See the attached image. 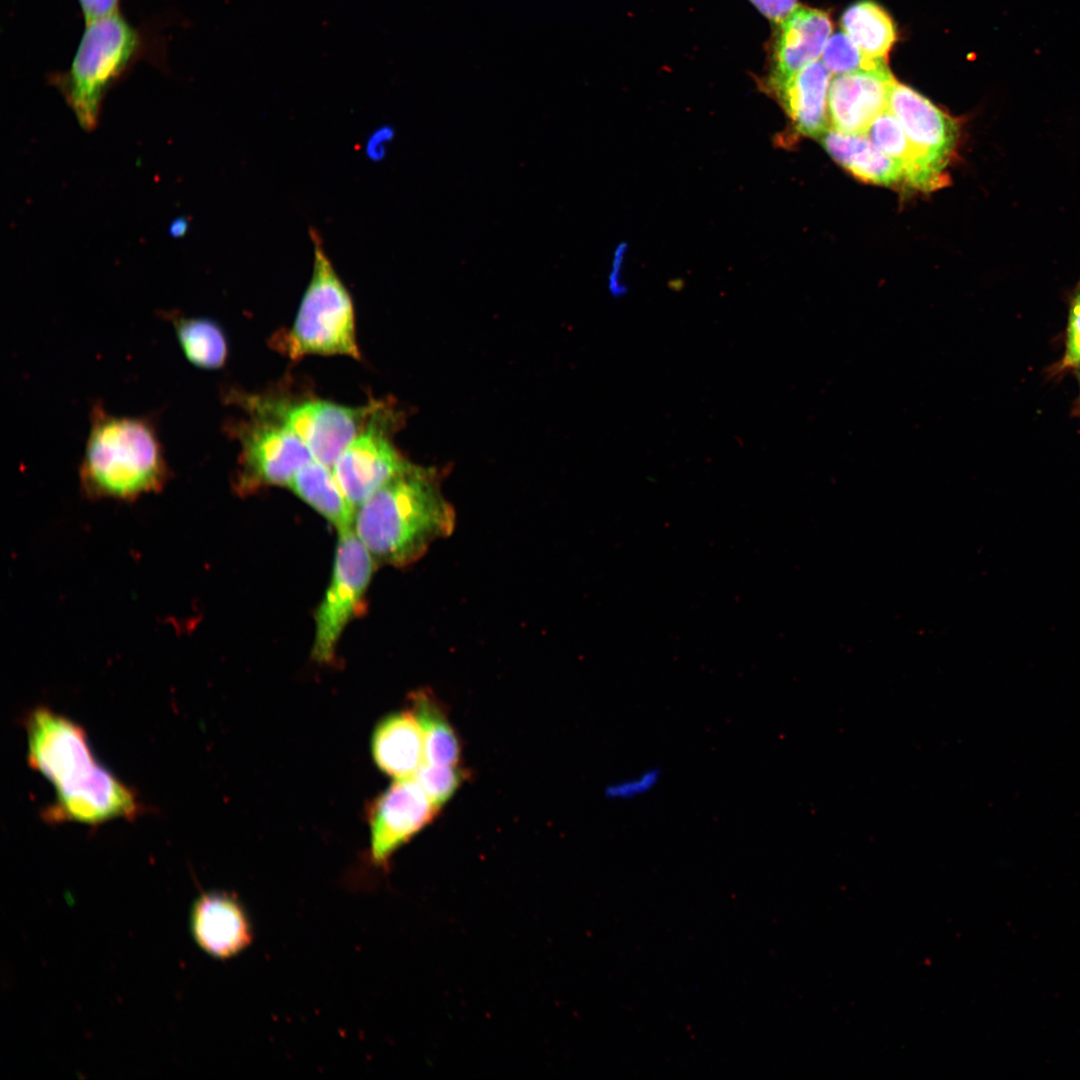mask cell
<instances>
[{"label": "cell", "mask_w": 1080, "mask_h": 1080, "mask_svg": "<svg viewBox=\"0 0 1080 1080\" xmlns=\"http://www.w3.org/2000/svg\"><path fill=\"white\" fill-rule=\"evenodd\" d=\"M24 726L28 763L55 789L42 814L47 822L97 826L143 812L136 792L98 762L78 723L39 706L27 713Z\"/></svg>", "instance_id": "cell-1"}, {"label": "cell", "mask_w": 1080, "mask_h": 1080, "mask_svg": "<svg viewBox=\"0 0 1080 1080\" xmlns=\"http://www.w3.org/2000/svg\"><path fill=\"white\" fill-rule=\"evenodd\" d=\"M455 524L436 471L411 464L356 509L353 529L377 563L405 567Z\"/></svg>", "instance_id": "cell-2"}, {"label": "cell", "mask_w": 1080, "mask_h": 1080, "mask_svg": "<svg viewBox=\"0 0 1080 1080\" xmlns=\"http://www.w3.org/2000/svg\"><path fill=\"white\" fill-rule=\"evenodd\" d=\"M79 467L89 499L130 501L160 492L171 477L154 417L119 416L95 402Z\"/></svg>", "instance_id": "cell-3"}, {"label": "cell", "mask_w": 1080, "mask_h": 1080, "mask_svg": "<svg viewBox=\"0 0 1080 1080\" xmlns=\"http://www.w3.org/2000/svg\"><path fill=\"white\" fill-rule=\"evenodd\" d=\"M139 48L138 32L118 11L86 22L69 70L56 78L82 128L96 127L106 92L134 61Z\"/></svg>", "instance_id": "cell-4"}, {"label": "cell", "mask_w": 1080, "mask_h": 1080, "mask_svg": "<svg viewBox=\"0 0 1080 1080\" xmlns=\"http://www.w3.org/2000/svg\"><path fill=\"white\" fill-rule=\"evenodd\" d=\"M311 281L291 329L280 336V350L292 359L308 354L360 358L350 294L327 256L315 231Z\"/></svg>", "instance_id": "cell-5"}, {"label": "cell", "mask_w": 1080, "mask_h": 1080, "mask_svg": "<svg viewBox=\"0 0 1080 1080\" xmlns=\"http://www.w3.org/2000/svg\"><path fill=\"white\" fill-rule=\"evenodd\" d=\"M375 560L353 528L338 531L329 586L315 613L312 658L329 663L348 623L364 608Z\"/></svg>", "instance_id": "cell-6"}, {"label": "cell", "mask_w": 1080, "mask_h": 1080, "mask_svg": "<svg viewBox=\"0 0 1080 1080\" xmlns=\"http://www.w3.org/2000/svg\"><path fill=\"white\" fill-rule=\"evenodd\" d=\"M376 416L372 413L366 427L332 467L338 485L355 510L411 465L393 446L384 422Z\"/></svg>", "instance_id": "cell-7"}, {"label": "cell", "mask_w": 1080, "mask_h": 1080, "mask_svg": "<svg viewBox=\"0 0 1080 1080\" xmlns=\"http://www.w3.org/2000/svg\"><path fill=\"white\" fill-rule=\"evenodd\" d=\"M439 809L414 778L397 779L370 807L373 864L386 865L398 848L434 820Z\"/></svg>", "instance_id": "cell-8"}, {"label": "cell", "mask_w": 1080, "mask_h": 1080, "mask_svg": "<svg viewBox=\"0 0 1080 1080\" xmlns=\"http://www.w3.org/2000/svg\"><path fill=\"white\" fill-rule=\"evenodd\" d=\"M242 452L237 488L288 485L313 459L300 438L283 424H257L239 433Z\"/></svg>", "instance_id": "cell-9"}, {"label": "cell", "mask_w": 1080, "mask_h": 1080, "mask_svg": "<svg viewBox=\"0 0 1080 1080\" xmlns=\"http://www.w3.org/2000/svg\"><path fill=\"white\" fill-rule=\"evenodd\" d=\"M377 407L350 408L328 401L278 407L281 423L306 445L313 459L333 467Z\"/></svg>", "instance_id": "cell-10"}, {"label": "cell", "mask_w": 1080, "mask_h": 1080, "mask_svg": "<svg viewBox=\"0 0 1080 1080\" xmlns=\"http://www.w3.org/2000/svg\"><path fill=\"white\" fill-rule=\"evenodd\" d=\"M888 108L918 153L944 172L959 141L957 121L923 95L896 80L890 88Z\"/></svg>", "instance_id": "cell-11"}, {"label": "cell", "mask_w": 1080, "mask_h": 1080, "mask_svg": "<svg viewBox=\"0 0 1080 1080\" xmlns=\"http://www.w3.org/2000/svg\"><path fill=\"white\" fill-rule=\"evenodd\" d=\"M190 929L200 949L219 960L238 956L254 940L246 907L237 896L222 891L202 893L194 901Z\"/></svg>", "instance_id": "cell-12"}, {"label": "cell", "mask_w": 1080, "mask_h": 1080, "mask_svg": "<svg viewBox=\"0 0 1080 1080\" xmlns=\"http://www.w3.org/2000/svg\"><path fill=\"white\" fill-rule=\"evenodd\" d=\"M765 89L783 83L817 61L832 33V22L823 10L797 6L775 25Z\"/></svg>", "instance_id": "cell-13"}, {"label": "cell", "mask_w": 1080, "mask_h": 1080, "mask_svg": "<svg viewBox=\"0 0 1080 1080\" xmlns=\"http://www.w3.org/2000/svg\"><path fill=\"white\" fill-rule=\"evenodd\" d=\"M894 81L888 66L835 75L828 91L830 128L865 134L873 120L888 109Z\"/></svg>", "instance_id": "cell-14"}, {"label": "cell", "mask_w": 1080, "mask_h": 1080, "mask_svg": "<svg viewBox=\"0 0 1080 1080\" xmlns=\"http://www.w3.org/2000/svg\"><path fill=\"white\" fill-rule=\"evenodd\" d=\"M830 75L822 61L817 60L783 83L766 89L781 104L800 135L819 138L830 128Z\"/></svg>", "instance_id": "cell-15"}, {"label": "cell", "mask_w": 1080, "mask_h": 1080, "mask_svg": "<svg viewBox=\"0 0 1080 1080\" xmlns=\"http://www.w3.org/2000/svg\"><path fill=\"white\" fill-rule=\"evenodd\" d=\"M371 751L387 775L396 779L414 776L425 759L423 733L414 712H395L382 719L373 732Z\"/></svg>", "instance_id": "cell-16"}, {"label": "cell", "mask_w": 1080, "mask_h": 1080, "mask_svg": "<svg viewBox=\"0 0 1080 1080\" xmlns=\"http://www.w3.org/2000/svg\"><path fill=\"white\" fill-rule=\"evenodd\" d=\"M819 140L831 157L855 177L886 186L905 183L901 165L865 134H848L831 128Z\"/></svg>", "instance_id": "cell-17"}, {"label": "cell", "mask_w": 1080, "mask_h": 1080, "mask_svg": "<svg viewBox=\"0 0 1080 1080\" xmlns=\"http://www.w3.org/2000/svg\"><path fill=\"white\" fill-rule=\"evenodd\" d=\"M865 135L901 165L905 183L909 186L930 191L945 184L944 172L918 153L889 108L873 120Z\"/></svg>", "instance_id": "cell-18"}, {"label": "cell", "mask_w": 1080, "mask_h": 1080, "mask_svg": "<svg viewBox=\"0 0 1080 1080\" xmlns=\"http://www.w3.org/2000/svg\"><path fill=\"white\" fill-rule=\"evenodd\" d=\"M289 487L338 531L353 528L356 510L329 467L312 460L294 476Z\"/></svg>", "instance_id": "cell-19"}, {"label": "cell", "mask_w": 1080, "mask_h": 1080, "mask_svg": "<svg viewBox=\"0 0 1080 1080\" xmlns=\"http://www.w3.org/2000/svg\"><path fill=\"white\" fill-rule=\"evenodd\" d=\"M164 317L171 322L189 362L203 369H218L224 365L228 354L227 340L215 321L172 311L165 312Z\"/></svg>", "instance_id": "cell-20"}, {"label": "cell", "mask_w": 1080, "mask_h": 1080, "mask_svg": "<svg viewBox=\"0 0 1080 1080\" xmlns=\"http://www.w3.org/2000/svg\"><path fill=\"white\" fill-rule=\"evenodd\" d=\"M842 31L867 56L887 60L896 41V29L888 13L877 3L861 0L841 16Z\"/></svg>", "instance_id": "cell-21"}, {"label": "cell", "mask_w": 1080, "mask_h": 1080, "mask_svg": "<svg viewBox=\"0 0 1080 1080\" xmlns=\"http://www.w3.org/2000/svg\"><path fill=\"white\" fill-rule=\"evenodd\" d=\"M410 701L422 729L426 762L432 765H457L461 754L460 742L438 702L423 690L414 692Z\"/></svg>", "instance_id": "cell-22"}, {"label": "cell", "mask_w": 1080, "mask_h": 1080, "mask_svg": "<svg viewBox=\"0 0 1080 1080\" xmlns=\"http://www.w3.org/2000/svg\"><path fill=\"white\" fill-rule=\"evenodd\" d=\"M821 61L834 75L887 67V60L865 55L843 31L830 35L824 46Z\"/></svg>", "instance_id": "cell-23"}, {"label": "cell", "mask_w": 1080, "mask_h": 1080, "mask_svg": "<svg viewBox=\"0 0 1080 1080\" xmlns=\"http://www.w3.org/2000/svg\"><path fill=\"white\" fill-rule=\"evenodd\" d=\"M466 773L457 765H432L423 763L414 775L429 799L439 808L443 806L463 784Z\"/></svg>", "instance_id": "cell-24"}, {"label": "cell", "mask_w": 1080, "mask_h": 1080, "mask_svg": "<svg viewBox=\"0 0 1080 1080\" xmlns=\"http://www.w3.org/2000/svg\"><path fill=\"white\" fill-rule=\"evenodd\" d=\"M1071 368H1080V278L1070 297L1064 355L1058 366L1061 371Z\"/></svg>", "instance_id": "cell-25"}, {"label": "cell", "mask_w": 1080, "mask_h": 1080, "mask_svg": "<svg viewBox=\"0 0 1080 1080\" xmlns=\"http://www.w3.org/2000/svg\"><path fill=\"white\" fill-rule=\"evenodd\" d=\"M661 779V770L657 767L647 768L630 778L610 784L605 790L608 798L617 800H633L653 791Z\"/></svg>", "instance_id": "cell-26"}, {"label": "cell", "mask_w": 1080, "mask_h": 1080, "mask_svg": "<svg viewBox=\"0 0 1080 1080\" xmlns=\"http://www.w3.org/2000/svg\"><path fill=\"white\" fill-rule=\"evenodd\" d=\"M774 25L782 22L797 6V0H749Z\"/></svg>", "instance_id": "cell-27"}, {"label": "cell", "mask_w": 1080, "mask_h": 1080, "mask_svg": "<svg viewBox=\"0 0 1080 1080\" xmlns=\"http://www.w3.org/2000/svg\"><path fill=\"white\" fill-rule=\"evenodd\" d=\"M86 22L117 12L119 0H78Z\"/></svg>", "instance_id": "cell-28"}, {"label": "cell", "mask_w": 1080, "mask_h": 1080, "mask_svg": "<svg viewBox=\"0 0 1080 1080\" xmlns=\"http://www.w3.org/2000/svg\"><path fill=\"white\" fill-rule=\"evenodd\" d=\"M394 129L389 126L381 127L375 131L369 140L367 151L374 159H381L386 153L388 144L394 138Z\"/></svg>", "instance_id": "cell-29"}, {"label": "cell", "mask_w": 1080, "mask_h": 1080, "mask_svg": "<svg viewBox=\"0 0 1080 1080\" xmlns=\"http://www.w3.org/2000/svg\"><path fill=\"white\" fill-rule=\"evenodd\" d=\"M187 226H188V223H187V221L185 219H183V218L176 219L170 226V233L174 237H180V236L184 235V233L186 232Z\"/></svg>", "instance_id": "cell-30"}, {"label": "cell", "mask_w": 1080, "mask_h": 1080, "mask_svg": "<svg viewBox=\"0 0 1080 1080\" xmlns=\"http://www.w3.org/2000/svg\"><path fill=\"white\" fill-rule=\"evenodd\" d=\"M1079 385H1080V373H1079ZM1077 409L1080 411V394H1079Z\"/></svg>", "instance_id": "cell-31"}]
</instances>
